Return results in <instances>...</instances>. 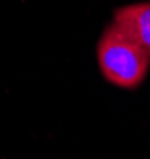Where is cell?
<instances>
[{
  "instance_id": "obj_1",
  "label": "cell",
  "mask_w": 150,
  "mask_h": 159,
  "mask_svg": "<svg viewBox=\"0 0 150 159\" xmlns=\"http://www.w3.org/2000/svg\"><path fill=\"white\" fill-rule=\"evenodd\" d=\"M96 60L109 84L131 90L139 87L148 73L150 51L111 24L100 36Z\"/></svg>"
},
{
  "instance_id": "obj_2",
  "label": "cell",
  "mask_w": 150,
  "mask_h": 159,
  "mask_svg": "<svg viewBox=\"0 0 150 159\" xmlns=\"http://www.w3.org/2000/svg\"><path fill=\"white\" fill-rule=\"evenodd\" d=\"M112 24L150 51V2L131 3L114 11Z\"/></svg>"
}]
</instances>
